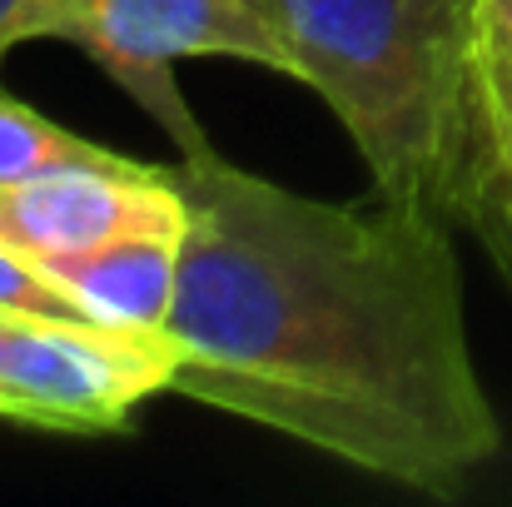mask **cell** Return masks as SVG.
Instances as JSON below:
<instances>
[{
  "mask_svg": "<svg viewBox=\"0 0 512 507\" xmlns=\"http://www.w3.org/2000/svg\"><path fill=\"white\" fill-rule=\"evenodd\" d=\"M174 393L453 503L503 453L473 363L453 224L383 194L329 204L229 165L174 160Z\"/></svg>",
  "mask_w": 512,
  "mask_h": 507,
  "instance_id": "6da1fadb",
  "label": "cell"
},
{
  "mask_svg": "<svg viewBox=\"0 0 512 507\" xmlns=\"http://www.w3.org/2000/svg\"><path fill=\"white\" fill-rule=\"evenodd\" d=\"M348 130L373 194L453 224L478 0H254Z\"/></svg>",
  "mask_w": 512,
  "mask_h": 507,
  "instance_id": "7a4b0ae2",
  "label": "cell"
},
{
  "mask_svg": "<svg viewBox=\"0 0 512 507\" xmlns=\"http://www.w3.org/2000/svg\"><path fill=\"white\" fill-rule=\"evenodd\" d=\"M40 40L80 45L170 135L179 160L214 155L179 90V60L219 55L289 75V50L254 0H45Z\"/></svg>",
  "mask_w": 512,
  "mask_h": 507,
  "instance_id": "3957f363",
  "label": "cell"
},
{
  "mask_svg": "<svg viewBox=\"0 0 512 507\" xmlns=\"http://www.w3.org/2000/svg\"><path fill=\"white\" fill-rule=\"evenodd\" d=\"M170 329L10 314L0 334V418L40 433H130L135 413L174 393Z\"/></svg>",
  "mask_w": 512,
  "mask_h": 507,
  "instance_id": "277c9868",
  "label": "cell"
},
{
  "mask_svg": "<svg viewBox=\"0 0 512 507\" xmlns=\"http://www.w3.org/2000/svg\"><path fill=\"white\" fill-rule=\"evenodd\" d=\"M189 209L170 165L110 160V165H60L15 184H0V239L55 264L90 254L125 234H184Z\"/></svg>",
  "mask_w": 512,
  "mask_h": 507,
  "instance_id": "5b68a950",
  "label": "cell"
},
{
  "mask_svg": "<svg viewBox=\"0 0 512 507\" xmlns=\"http://www.w3.org/2000/svg\"><path fill=\"white\" fill-rule=\"evenodd\" d=\"M453 229L483 244L512 289V0H478Z\"/></svg>",
  "mask_w": 512,
  "mask_h": 507,
  "instance_id": "8992f818",
  "label": "cell"
},
{
  "mask_svg": "<svg viewBox=\"0 0 512 507\" xmlns=\"http://www.w3.org/2000/svg\"><path fill=\"white\" fill-rule=\"evenodd\" d=\"M179 249L184 234H125L90 254H70L45 264L50 279L75 299V309L95 324L115 329H170L179 299Z\"/></svg>",
  "mask_w": 512,
  "mask_h": 507,
  "instance_id": "52a82bcc",
  "label": "cell"
},
{
  "mask_svg": "<svg viewBox=\"0 0 512 507\" xmlns=\"http://www.w3.org/2000/svg\"><path fill=\"white\" fill-rule=\"evenodd\" d=\"M110 160H125V155L45 120L40 110L0 90V184H15V179L60 165H110Z\"/></svg>",
  "mask_w": 512,
  "mask_h": 507,
  "instance_id": "ba28073f",
  "label": "cell"
},
{
  "mask_svg": "<svg viewBox=\"0 0 512 507\" xmlns=\"http://www.w3.org/2000/svg\"><path fill=\"white\" fill-rule=\"evenodd\" d=\"M0 309L25 314V319H85L75 309V299L50 279V269L5 239H0Z\"/></svg>",
  "mask_w": 512,
  "mask_h": 507,
  "instance_id": "9c48e42d",
  "label": "cell"
},
{
  "mask_svg": "<svg viewBox=\"0 0 512 507\" xmlns=\"http://www.w3.org/2000/svg\"><path fill=\"white\" fill-rule=\"evenodd\" d=\"M45 0H0V65L20 40H40Z\"/></svg>",
  "mask_w": 512,
  "mask_h": 507,
  "instance_id": "30bf717a",
  "label": "cell"
},
{
  "mask_svg": "<svg viewBox=\"0 0 512 507\" xmlns=\"http://www.w3.org/2000/svg\"><path fill=\"white\" fill-rule=\"evenodd\" d=\"M5 324H10V314H5V309H0V334H5Z\"/></svg>",
  "mask_w": 512,
  "mask_h": 507,
  "instance_id": "8fae6325",
  "label": "cell"
}]
</instances>
